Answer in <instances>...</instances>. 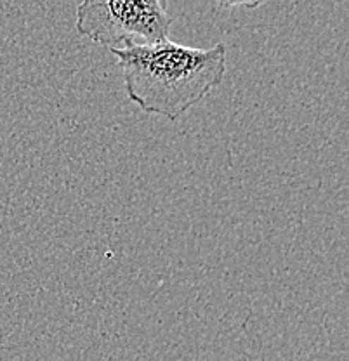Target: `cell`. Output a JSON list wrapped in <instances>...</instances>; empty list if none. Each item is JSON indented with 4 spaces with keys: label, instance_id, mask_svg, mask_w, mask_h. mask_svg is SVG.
Masks as SVG:
<instances>
[{
    "label": "cell",
    "instance_id": "obj_3",
    "mask_svg": "<svg viewBox=\"0 0 349 361\" xmlns=\"http://www.w3.org/2000/svg\"><path fill=\"white\" fill-rule=\"evenodd\" d=\"M221 9H238V7H245V9H256L262 6L268 0H214Z\"/></svg>",
    "mask_w": 349,
    "mask_h": 361
},
{
    "label": "cell",
    "instance_id": "obj_2",
    "mask_svg": "<svg viewBox=\"0 0 349 361\" xmlns=\"http://www.w3.org/2000/svg\"><path fill=\"white\" fill-rule=\"evenodd\" d=\"M174 20L167 0H80L75 30L110 49L164 42Z\"/></svg>",
    "mask_w": 349,
    "mask_h": 361
},
{
    "label": "cell",
    "instance_id": "obj_1",
    "mask_svg": "<svg viewBox=\"0 0 349 361\" xmlns=\"http://www.w3.org/2000/svg\"><path fill=\"white\" fill-rule=\"evenodd\" d=\"M127 97L141 111L176 122L207 97L226 75V45L186 47L171 39L110 49Z\"/></svg>",
    "mask_w": 349,
    "mask_h": 361
}]
</instances>
